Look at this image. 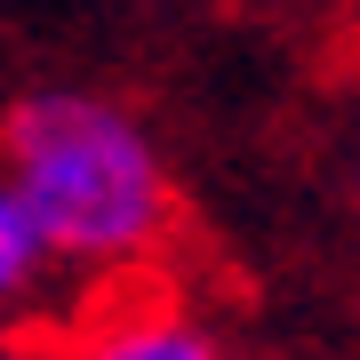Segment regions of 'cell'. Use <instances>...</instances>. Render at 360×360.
Wrapping results in <instances>:
<instances>
[{"label": "cell", "instance_id": "cell-1", "mask_svg": "<svg viewBox=\"0 0 360 360\" xmlns=\"http://www.w3.org/2000/svg\"><path fill=\"white\" fill-rule=\"evenodd\" d=\"M0 176L32 208L56 264H144L176 224V176L160 160V136L144 129V112L96 89L16 96L0 120Z\"/></svg>", "mask_w": 360, "mask_h": 360}, {"label": "cell", "instance_id": "cell-2", "mask_svg": "<svg viewBox=\"0 0 360 360\" xmlns=\"http://www.w3.org/2000/svg\"><path fill=\"white\" fill-rule=\"evenodd\" d=\"M89 352H104V360H217L224 336L184 304H153V312H112Z\"/></svg>", "mask_w": 360, "mask_h": 360}, {"label": "cell", "instance_id": "cell-3", "mask_svg": "<svg viewBox=\"0 0 360 360\" xmlns=\"http://www.w3.org/2000/svg\"><path fill=\"white\" fill-rule=\"evenodd\" d=\"M40 272H49V240H40L32 208L16 200V184L0 176V312L25 304V296L40 288Z\"/></svg>", "mask_w": 360, "mask_h": 360}, {"label": "cell", "instance_id": "cell-4", "mask_svg": "<svg viewBox=\"0 0 360 360\" xmlns=\"http://www.w3.org/2000/svg\"><path fill=\"white\" fill-rule=\"evenodd\" d=\"M352 193H360V168H352Z\"/></svg>", "mask_w": 360, "mask_h": 360}]
</instances>
